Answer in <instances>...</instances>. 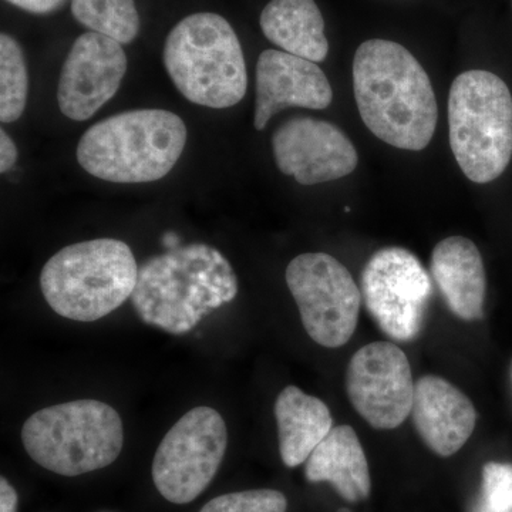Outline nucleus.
Wrapping results in <instances>:
<instances>
[{
	"instance_id": "f257e3e1",
	"label": "nucleus",
	"mask_w": 512,
	"mask_h": 512,
	"mask_svg": "<svg viewBox=\"0 0 512 512\" xmlns=\"http://www.w3.org/2000/svg\"><path fill=\"white\" fill-rule=\"evenodd\" d=\"M353 90L363 123L379 140L400 150L429 147L439 107L429 74L406 47L383 39L357 47Z\"/></svg>"
},
{
	"instance_id": "f03ea898",
	"label": "nucleus",
	"mask_w": 512,
	"mask_h": 512,
	"mask_svg": "<svg viewBox=\"0 0 512 512\" xmlns=\"http://www.w3.org/2000/svg\"><path fill=\"white\" fill-rule=\"evenodd\" d=\"M237 295L228 259L210 245L191 244L144 262L131 302L146 325L180 336Z\"/></svg>"
},
{
	"instance_id": "7ed1b4c3",
	"label": "nucleus",
	"mask_w": 512,
	"mask_h": 512,
	"mask_svg": "<svg viewBox=\"0 0 512 512\" xmlns=\"http://www.w3.org/2000/svg\"><path fill=\"white\" fill-rule=\"evenodd\" d=\"M187 127L167 110L124 111L80 138L76 157L86 173L117 184L153 183L173 170L187 144Z\"/></svg>"
},
{
	"instance_id": "20e7f679",
	"label": "nucleus",
	"mask_w": 512,
	"mask_h": 512,
	"mask_svg": "<svg viewBox=\"0 0 512 512\" xmlns=\"http://www.w3.org/2000/svg\"><path fill=\"white\" fill-rule=\"evenodd\" d=\"M138 265L120 239L100 238L60 249L40 274L47 305L62 318L96 322L133 295Z\"/></svg>"
},
{
	"instance_id": "39448f33",
	"label": "nucleus",
	"mask_w": 512,
	"mask_h": 512,
	"mask_svg": "<svg viewBox=\"0 0 512 512\" xmlns=\"http://www.w3.org/2000/svg\"><path fill=\"white\" fill-rule=\"evenodd\" d=\"M163 60L178 92L198 106L229 109L247 94L241 42L217 13H194L177 23L165 39Z\"/></svg>"
},
{
	"instance_id": "423d86ee",
	"label": "nucleus",
	"mask_w": 512,
	"mask_h": 512,
	"mask_svg": "<svg viewBox=\"0 0 512 512\" xmlns=\"http://www.w3.org/2000/svg\"><path fill=\"white\" fill-rule=\"evenodd\" d=\"M22 443L40 467L59 476H82L119 458L123 421L109 404L74 400L32 414L23 424Z\"/></svg>"
},
{
	"instance_id": "0eeeda50",
	"label": "nucleus",
	"mask_w": 512,
	"mask_h": 512,
	"mask_svg": "<svg viewBox=\"0 0 512 512\" xmlns=\"http://www.w3.org/2000/svg\"><path fill=\"white\" fill-rule=\"evenodd\" d=\"M450 146L461 171L476 184L503 175L512 157V96L497 74L468 70L448 96Z\"/></svg>"
},
{
	"instance_id": "6e6552de",
	"label": "nucleus",
	"mask_w": 512,
	"mask_h": 512,
	"mask_svg": "<svg viewBox=\"0 0 512 512\" xmlns=\"http://www.w3.org/2000/svg\"><path fill=\"white\" fill-rule=\"evenodd\" d=\"M286 284L313 342L336 349L352 339L362 296L342 262L325 252L296 256L286 268Z\"/></svg>"
},
{
	"instance_id": "1a4fd4ad",
	"label": "nucleus",
	"mask_w": 512,
	"mask_h": 512,
	"mask_svg": "<svg viewBox=\"0 0 512 512\" xmlns=\"http://www.w3.org/2000/svg\"><path fill=\"white\" fill-rule=\"evenodd\" d=\"M228 446L227 424L211 407H195L165 434L153 460L158 493L173 504L194 501L214 480Z\"/></svg>"
},
{
	"instance_id": "9d476101",
	"label": "nucleus",
	"mask_w": 512,
	"mask_h": 512,
	"mask_svg": "<svg viewBox=\"0 0 512 512\" xmlns=\"http://www.w3.org/2000/svg\"><path fill=\"white\" fill-rule=\"evenodd\" d=\"M433 285L426 268L409 249H379L362 274L367 311L389 338L410 342L419 335Z\"/></svg>"
},
{
	"instance_id": "9b49d317",
	"label": "nucleus",
	"mask_w": 512,
	"mask_h": 512,
	"mask_svg": "<svg viewBox=\"0 0 512 512\" xmlns=\"http://www.w3.org/2000/svg\"><path fill=\"white\" fill-rule=\"evenodd\" d=\"M414 387L409 359L394 343H370L350 359L346 392L373 429L393 430L406 421L412 414Z\"/></svg>"
},
{
	"instance_id": "f8f14e48",
	"label": "nucleus",
	"mask_w": 512,
	"mask_h": 512,
	"mask_svg": "<svg viewBox=\"0 0 512 512\" xmlns=\"http://www.w3.org/2000/svg\"><path fill=\"white\" fill-rule=\"evenodd\" d=\"M126 72V52L117 40L96 32L77 37L60 73L57 103L63 116L92 119L119 92Z\"/></svg>"
},
{
	"instance_id": "ddd939ff",
	"label": "nucleus",
	"mask_w": 512,
	"mask_h": 512,
	"mask_svg": "<svg viewBox=\"0 0 512 512\" xmlns=\"http://www.w3.org/2000/svg\"><path fill=\"white\" fill-rule=\"evenodd\" d=\"M276 167L299 184L316 185L352 174L359 156L349 137L335 124L295 117L272 136Z\"/></svg>"
},
{
	"instance_id": "4468645a",
	"label": "nucleus",
	"mask_w": 512,
	"mask_h": 512,
	"mask_svg": "<svg viewBox=\"0 0 512 512\" xmlns=\"http://www.w3.org/2000/svg\"><path fill=\"white\" fill-rule=\"evenodd\" d=\"M333 90L318 64L284 50L269 49L256 63L255 130L262 131L279 111L289 107L328 109Z\"/></svg>"
},
{
	"instance_id": "2eb2a0df",
	"label": "nucleus",
	"mask_w": 512,
	"mask_h": 512,
	"mask_svg": "<svg viewBox=\"0 0 512 512\" xmlns=\"http://www.w3.org/2000/svg\"><path fill=\"white\" fill-rule=\"evenodd\" d=\"M414 427L431 451L456 454L476 429V407L466 394L439 376H423L414 387Z\"/></svg>"
},
{
	"instance_id": "dca6fc26",
	"label": "nucleus",
	"mask_w": 512,
	"mask_h": 512,
	"mask_svg": "<svg viewBox=\"0 0 512 512\" xmlns=\"http://www.w3.org/2000/svg\"><path fill=\"white\" fill-rule=\"evenodd\" d=\"M430 269L448 309L457 318L468 322L483 318L487 278L483 256L473 241L443 239L433 249Z\"/></svg>"
},
{
	"instance_id": "f3484780",
	"label": "nucleus",
	"mask_w": 512,
	"mask_h": 512,
	"mask_svg": "<svg viewBox=\"0 0 512 512\" xmlns=\"http://www.w3.org/2000/svg\"><path fill=\"white\" fill-rule=\"evenodd\" d=\"M309 483H329L350 503L369 497V464L356 431L350 426L333 427L306 461Z\"/></svg>"
},
{
	"instance_id": "a211bd4d",
	"label": "nucleus",
	"mask_w": 512,
	"mask_h": 512,
	"mask_svg": "<svg viewBox=\"0 0 512 512\" xmlns=\"http://www.w3.org/2000/svg\"><path fill=\"white\" fill-rule=\"evenodd\" d=\"M279 453L286 467L295 468L308 461L315 448L333 429L332 414L318 397L299 387L288 386L275 403Z\"/></svg>"
},
{
	"instance_id": "6ab92c4d",
	"label": "nucleus",
	"mask_w": 512,
	"mask_h": 512,
	"mask_svg": "<svg viewBox=\"0 0 512 512\" xmlns=\"http://www.w3.org/2000/svg\"><path fill=\"white\" fill-rule=\"evenodd\" d=\"M259 25L266 39L286 53L315 63L328 57L325 20L315 0H271Z\"/></svg>"
},
{
	"instance_id": "aec40b11",
	"label": "nucleus",
	"mask_w": 512,
	"mask_h": 512,
	"mask_svg": "<svg viewBox=\"0 0 512 512\" xmlns=\"http://www.w3.org/2000/svg\"><path fill=\"white\" fill-rule=\"evenodd\" d=\"M72 15L90 32L109 36L121 45L133 42L140 32L134 0H72Z\"/></svg>"
},
{
	"instance_id": "412c9836",
	"label": "nucleus",
	"mask_w": 512,
	"mask_h": 512,
	"mask_svg": "<svg viewBox=\"0 0 512 512\" xmlns=\"http://www.w3.org/2000/svg\"><path fill=\"white\" fill-rule=\"evenodd\" d=\"M29 76L22 47L8 33L0 35V121H18L28 104Z\"/></svg>"
},
{
	"instance_id": "4be33fe9",
	"label": "nucleus",
	"mask_w": 512,
	"mask_h": 512,
	"mask_svg": "<svg viewBox=\"0 0 512 512\" xmlns=\"http://www.w3.org/2000/svg\"><path fill=\"white\" fill-rule=\"evenodd\" d=\"M470 512H512V464H485L480 495Z\"/></svg>"
},
{
	"instance_id": "5701e85b",
	"label": "nucleus",
	"mask_w": 512,
	"mask_h": 512,
	"mask_svg": "<svg viewBox=\"0 0 512 512\" xmlns=\"http://www.w3.org/2000/svg\"><path fill=\"white\" fill-rule=\"evenodd\" d=\"M288 500L281 491L249 490L214 498L200 512H286Z\"/></svg>"
},
{
	"instance_id": "b1692460",
	"label": "nucleus",
	"mask_w": 512,
	"mask_h": 512,
	"mask_svg": "<svg viewBox=\"0 0 512 512\" xmlns=\"http://www.w3.org/2000/svg\"><path fill=\"white\" fill-rule=\"evenodd\" d=\"M6 2L33 15H49L62 8L66 0H6Z\"/></svg>"
},
{
	"instance_id": "393cba45",
	"label": "nucleus",
	"mask_w": 512,
	"mask_h": 512,
	"mask_svg": "<svg viewBox=\"0 0 512 512\" xmlns=\"http://www.w3.org/2000/svg\"><path fill=\"white\" fill-rule=\"evenodd\" d=\"M18 161V148L5 130L0 131V173L12 170Z\"/></svg>"
},
{
	"instance_id": "a878e982",
	"label": "nucleus",
	"mask_w": 512,
	"mask_h": 512,
	"mask_svg": "<svg viewBox=\"0 0 512 512\" xmlns=\"http://www.w3.org/2000/svg\"><path fill=\"white\" fill-rule=\"evenodd\" d=\"M0 512H18V493L5 477L0 478Z\"/></svg>"
},
{
	"instance_id": "bb28decb",
	"label": "nucleus",
	"mask_w": 512,
	"mask_h": 512,
	"mask_svg": "<svg viewBox=\"0 0 512 512\" xmlns=\"http://www.w3.org/2000/svg\"><path fill=\"white\" fill-rule=\"evenodd\" d=\"M164 245L168 249H174L178 247L180 244V239H178L177 235L173 234V232H168V234L164 235Z\"/></svg>"
},
{
	"instance_id": "cd10ccee",
	"label": "nucleus",
	"mask_w": 512,
	"mask_h": 512,
	"mask_svg": "<svg viewBox=\"0 0 512 512\" xmlns=\"http://www.w3.org/2000/svg\"><path fill=\"white\" fill-rule=\"evenodd\" d=\"M339 512H352V511L346 510V508H342V510H340Z\"/></svg>"
}]
</instances>
